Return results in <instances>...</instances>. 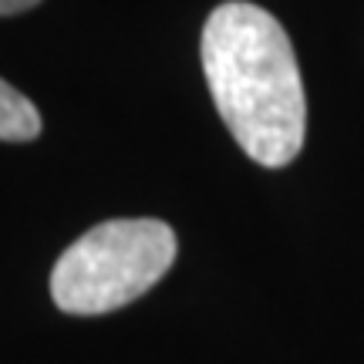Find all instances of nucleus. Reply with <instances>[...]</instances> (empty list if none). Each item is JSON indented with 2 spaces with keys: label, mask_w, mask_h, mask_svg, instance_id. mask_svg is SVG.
<instances>
[{
  "label": "nucleus",
  "mask_w": 364,
  "mask_h": 364,
  "mask_svg": "<svg viewBox=\"0 0 364 364\" xmlns=\"http://www.w3.org/2000/svg\"><path fill=\"white\" fill-rule=\"evenodd\" d=\"M203 71L220 118L253 162L280 169L300 156L307 98L294 44L273 14L247 0L220 4L203 27Z\"/></svg>",
  "instance_id": "obj_1"
},
{
  "label": "nucleus",
  "mask_w": 364,
  "mask_h": 364,
  "mask_svg": "<svg viewBox=\"0 0 364 364\" xmlns=\"http://www.w3.org/2000/svg\"><path fill=\"white\" fill-rule=\"evenodd\" d=\"M176 250V233L162 220L98 223L54 263L51 297L78 317L118 311L166 277Z\"/></svg>",
  "instance_id": "obj_2"
},
{
  "label": "nucleus",
  "mask_w": 364,
  "mask_h": 364,
  "mask_svg": "<svg viewBox=\"0 0 364 364\" xmlns=\"http://www.w3.org/2000/svg\"><path fill=\"white\" fill-rule=\"evenodd\" d=\"M41 135V115L34 102L0 78V142H31Z\"/></svg>",
  "instance_id": "obj_3"
},
{
  "label": "nucleus",
  "mask_w": 364,
  "mask_h": 364,
  "mask_svg": "<svg viewBox=\"0 0 364 364\" xmlns=\"http://www.w3.org/2000/svg\"><path fill=\"white\" fill-rule=\"evenodd\" d=\"M34 4H41V0H0V17H7V14H21V11H31Z\"/></svg>",
  "instance_id": "obj_4"
}]
</instances>
